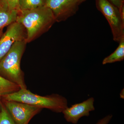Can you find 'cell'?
I'll list each match as a JSON object with an SVG mask.
<instances>
[{
    "mask_svg": "<svg viewBox=\"0 0 124 124\" xmlns=\"http://www.w3.org/2000/svg\"><path fill=\"white\" fill-rule=\"evenodd\" d=\"M24 27L17 22L10 24L0 39V61L11 48L15 43L26 39Z\"/></svg>",
    "mask_w": 124,
    "mask_h": 124,
    "instance_id": "7",
    "label": "cell"
},
{
    "mask_svg": "<svg viewBox=\"0 0 124 124\" xmlns=\"http://www.w3.org/2000/svg\"><path fill=\"white\" fill-rule=\"evenodd\" d=\"M0 124H15L5 106L1 107Z\"/></svg>",
    "mask_w": 124,
    "mask_h": 124,
    "instance_id": "13",
    "label": "cell"
},
{
    "mask_svg": "<svg viewBox=\"0 0 124 124\" xmlns=\"http://www.w3.org/2000/svg\"><path fill=\"white\" fill-rule=\"evenodd\" d=\"M94 101V98L91 97L82 102L68 107L62 112L65 120L67 122L77 124L81 117L88 116L90 112L95 110Z\"/></svg>",
    "mask_w": 124,
    "mask_h": 124,
    "instance_id": "8",
    "label": "cell"
},
{
    "mask_svg": "<svg viewBox=\"0 0 124 124\" xmlns=\"http://www.w3.org/2000/svg\"><path fill=\"white\" fill-rule=\"evenodd\" d=\"M124 89L121 90V91L120 93V97L121 98L124 99Z\"/></svg>",
    "mask_w": 124,
    "mask_h": 124,
    "instance_id": "17",
    "label": "cell"
},
{
    "mask_svg": "<svg viewBox=\"0 0 124 124\" xmlns=\"http://www.w3.org/2000/svg\"><path fill=\"white\" fill-rule=\"evenodd\" d=\"M26 39L17 41L0 61V73L18 85L20 89H26L20 62L26 46Z\"/></svg>",
    "mask_w": 124,
    "mask_h": 124,
    "instance_id": "3",
    "label": "cell"
},
{
    "mask_svg": "<svg viewBox=\"0 0 124 124\" xmlns=\"http://www.w3.org/2000/svg\"><path fill=\"white\" fill-rule=\"evenodd\" d=\"M119 43V45L115 51L103 59V64L121 62L124 60V38H122Z\"/></svg>",
    "mask_w": 124,
    "mask_h": 124,
    "instance_id": "10",
    "label": "cell"
},
{
    "mask_svg": "<svg viewBox=\"0 0 124 124\" xmlns=\"http://www.w3.org/2000/svg\"><path fill=\"white\" fill-rule=\"evenodd\" d=\"M5 100V107L15 124H28L42 108L19 102Z\"/></svg>",
    "mask_w": 124,
    "mask_h": 124,
    "instance_id": "5",
    "label": "cell"
},
{
    "mask_svg": "<svg viewBox=\"0 0 124 124\" xmlns=\"http://www.w3.org/2000/svg\"><path fill=\"white\" fill-rule=\"evenodd\" d=\"M84 0H82V1H84Z\"/></svg>",
    "mask_w": 124,
    "mask_h": 124,
    "instance_id": "18",
    "label": "cell"
},
{
    "mask_svg": "<svg viewBox=\"0 0 124 124\" xmlns=\"http://www.w3.org/2000/svg\"><path fill=\"white\" fill-rule=\"evenodd\" d=\"M82 0H46L45 6L53 12L55 21H64L76 13Z\"/></svg>",
    "mask_w": 124,
    "mask_h": 124,
    "instance_id": "6",
    "label": "cell"
},
{
    "mask_svg": "<svg viewBox=\"0 0 124 124\" xmlns=\"http://www.w3.org/2000/svg\"><path fill=\"white\" fill-rule=\"evenodd\" d=\"M4 100L19 102L40 108H46L61 113L68 106L66 98L58 94L42 96L33 93L27 89H20L18 91L3 96Z\"/></svg>",
    "mask_w": 124,
    "mask_h": 124,
    "instance_id": "2",
    "label": "cell"
},
{
    "mask_svg": "<svg viewBox=\"0 0 124 124\" xmlns=\"http://www.w3.org/2000/svg\"><path fill=\"white\" fill-rule=\"evenodd\" d=\"M5 0L10 9L20 11L19 0Z\"/></svg>",
    "mask_w": 124,
    "mask_h": 124,
    "instance_id": "14",
    "label": "cell"
},
{
    "mask_svg": "<svg viewBox=\"0 0 124 124\" xmlns=\"http://www.w3.org/2000/svg\"></svg>",
    "mask_w": 124,
    "mask_h": 124,
    "instance_id": "20",
    "label": "cell"
},
{
    "mask_svg": "<svg viewBox=\"0 0 124 124\" xmlns=\"http://www.w3.org/2000/svg\"><path fill=\"white\" fill-rule=\"evenodd\" d=\"M112 115H108L101 119L99 120L96 124H108L111 120L112 119Z\"/></svg>",
    "mask_w": 124,
    "mask_h": 124,
    "instance_id": "15",
    "label": "cell"
},
{
    "mask_svg": "<svg viewBox=\"0 0 124 124\" xmlns=\"http://www.w3.org/2000/svg\"><path fill=\"white\" fill-rule=\"evenodd\" d=\"M19 12L10 9L5 0H0V29L16 22Z\"/></svg>",
    "mask_w": 124,
    "mask_h": 124,
    "instance_id": "9",
    "label": "cell"
},
{
    "mask_svg": "<svg viewBox=\"0 0 124 124\" xmlns=\"http://www.w3.org/2000/svg\"><path fill=\"white\" fill-rule=\"evenodd\" d=\"M112 5L120 9L124 5L123 0H108Z\"/></svg>",
    "mask_w": 124,
    "mask_h": 124,
    "instance_id": "16",
    "label": "cell"
},
{
    "mask_svg": "<svg viewBox=\"0 0 124 124\" xmlns=\"http://www.w3.org/2000/svg\"><path fill=\"white\" fill-rule=\"evenodd\" d=\"M19 86L0 76V96H3L18 91Z\"/></svg>",
    "mask_w": 124,
    "mask_h": 124,
    "instance_id": "11",
    "label": "cell"
},
{
    "mask_svg": "<svg viewBox=\"0 0 124 124\" xmlns=\"http://www.w3.org/2000/svg\"><path fill=\"white\" fill-rule=\"evenodd\" d=\"M46 0H19L20 10H26L45 6Z\"/></svg>",
    "mask_w": 124,
    "mask_h": 124,
    "instance_id": "12",
    "label": "cell"
},
{
    "mask_svg": "<svg viewBox=\"0 0 124 124\" xmlns=\"http://www.w3.org/2000/svg\"><path fill=\"white\" fill-rule=\"evenodd\" d=\"M55 21L53 12L45 6L19 12L16 22L27 30L26 42H29L38 34L48 30Z\"/></svg>",
    "mask_w": 124,
    "mask_h": 124,
    "instance_id": "1",
    "label": "cell"
},
{
    "mask_svg": "<svg viewBox=\"0 0 124 124\" xmlns=\"http://www.w3.org/2000/svg\"><path fill=\"white\" fill-rule=\"evenodd\" d=\"M1 29H0V31Z\"/></svg>",
    "mask_w": 124,
    "mask_h": 124,
    "instance_id": "19",
    "label": "cell"
},
{
    "mask_svg": "<svg viewBox=\"0 0 124 124\" xmlns=\"http://www.w3.org/2000/svg\"><path fill=\"white\" fill-rule=\"evenodd\" d=\"M98 9L108 21L115 41L119 42L124 38V22L119 9L108 0H96Z\"/></svg>",
    "mask_w": 124,
    "mask_h": 124,
    "instance_id": "4",
    "label": "cell"
}]
</instances>
